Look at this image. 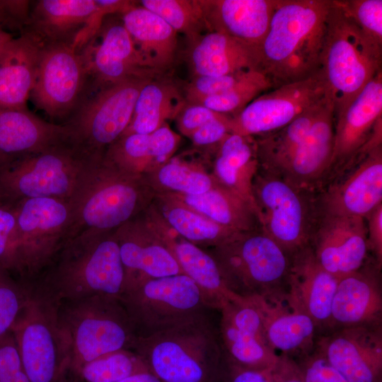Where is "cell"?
I'll use <instances>...</instances> for the list:
<instances>
[{"instance_id": "cell-1", "label": "cell", "mask_w": 382, "mask_h": 382, "mask_svg": "<svg viewBox=\"0 0 382 382\" xmlns=\"http://www.w3.org/2000/svg\"><path fill=\"white\" fill-rule=\"evenodd\" d=\"M115 231L76 233L29 283L58 303L98 295L120 299L125 270Z\"/></svg>"}, {"instance_id": "cell-52", "label": "cell", "mask_w": 382, "mask_h": 382, "mask_svg": "<svg viewBox=\"0 0 382 382\" xmlns=\"http://www.w3.org/2000/svg\"><path fill=\"white\" fill-rule=\"evenodd\" d=\"M219 382H273L269 371L241 368L225 361Z\"/></svg>"}, {"instance_id": "cell-40", "label": "cell", "mask_w": 382, "mask_h": 382, "mask_svg": "<svg viewBox=\"0 0 382 382\" xmlns=\"http://www.w3.org/2000/svg\"><path fill=\"white\" fill-rule=\"evenodd\" d=\"M154 192L199 195L210 190L216 183L202 170L180 161H168L143 175Z\"/></svg>"}, {"instance_id": "cell-11", "label": "cell", "mask_w": 382, "mask_h": 382, "mask_svg": "<svg viewBox=\"0 0 382 382\" xmlns=\"http://www.w3.org/2000/svg\"><path fill=\"white\" fill-rule=\"evenodd\" d=\"M253 197L261 230L289 255L310 245L318 219L314 193L259 168Z\"/></svg>"}, {"instance_id": "cell-12", "label": "cell", "mask_w": 382, "mask_h": 382, "mask_svg": "<svg viewBox=\"0 0 382 382\" xmlns=\"http://www.w3.org/2000/svg\"><path fill=\"white\" fill-rule=\"evenodd\" d=\"M120 299L138 336L204 315L208 308L197 284L185 274L129 281Z\"/></svg>"}, {"instance_id": "cell-14", "label": "cell", "mask_w": 382, "mask_h": 382, "mask_svg": "<svg viewBox=\"0 0 382 382\" xmlns=\"http://www.w3.org/2000/svg\"><path fill=\"white\" fill-rule=\"evenodd\" d=\"M88 77L78 45L60 44L42 50L30 96L50 118L62 120L85 99Z\"/></svg>"}, {"instance_id": "cell-10", "label": "cell", "mask_w": 382, "mask_h": 382, "mask_svg": "<svg viewBox=\"0 0 382 382\" xmlns=\"http://www.w3.org/2000/svg\"><path fill=\"white\" fill-rule=\"evenodd\" d=\"M12 207L16 233L11 274L29 283L71 237L72 209L69 202L52 198L28 199Z\"/></svg>"}, {"instance_id": "cell-42", "label": "cell", "mask_w": 382, "mask_h": 382, "mask_svg": "<svg viewBox=\"0 0 382 382\" xmlns=\"http://www.w3.org/2000/svg\"><path fill=\"white\" fill-rule=\"evenodd\" d=\"M139 4L164 20L189 43L209 33L197 0H142Z\"/></svg>"}, {"instance_id": "cell-2", "label": "cell", "mask_w": 382, "mask_h": 382, "mask_svg": "<svg viewBox=\"0 0 382 382\" xmlns=\"http://www.w3.org/2000/svg\"><path fill=\"white\" fill-rule=\"evenodd\" d=\"M330 0H277L260 45V70L272 88L320 70Z\"/></svg>"}, {"instance_id": "cell-43", "label": "cell", "mask_w": 382, "mask_h": 382, "mask_svg": "<svg viewBox=\"0 0 382 382\" xmlns=\"http://www.w3.org/2000/svg\"><path fill=\"white\" fill-rule=\"evenodd\" d=\"M272 89L267 76L260 70L245 71L226 91L205 98L198 103L219 113L233 116L260 95Z\"/></svg>"}, {"instance_id": "cell-5", "label": "cell", "mask_w": 382, "mask_h": 382, "mask_svg": "<svg viewBox=\"0 0 382 382\" xmlns=\"http://www.w3.org/2000/svg\"><path fill=\"white\" fill-rule=\"evenodd\" d=\"M382 46L369 40L330 0L319 72L334 107L335 118L381 71Z\"/></svg>"}, {"instance_id": "cell-39", "label": "cell", "mask_w": 382, "mask_h": 382, "mask_svg": "<svg viewBox=\"0 0 382 382\" xmlns=\"http://www.w3.org/2000/svg\"><path fill=\"white\" fill-rule=\"evenodd\" d=\"M156 195L159 196L161 212L169 226L180 237L197 246L218 247L243 233L212 221L166 195Z\"/></svg>"}, {"instance_id": "cell-27", "label": "cell", "mask_w": 382, "mask_h": 382, "mask_svg": "<svg viewBox=\"0 0 382 382\" xmlns=\"http://www.w3.org/2000/svg\"><path fill=\"white\" fill-rule=\"evenodd\" d=\"M334 127V107L330 98L279 176L312 193L321 187L332 158Z\"/></svg>"}, {"instance_id": "cell-51", "label": "cell", "mask_w": 382, "mask_h": 382, "mask_svg": "<svg viewBox=\"0 0 382 382\" xmlns=\"http://www.w3.org/2000/svg\"><path fill=\"white\" fill-rule=\"evenodd\" d=\"M367 243L372 258L382 266V204L378 205L366 217Z\"/></svg>"}, {"instance_id": "cell-16", "label": "cell", "mask_w": 382, "mask_h": 382, "mask_svg": "<svg viewBox=\"0 0 382 382\" xmlns=\"http://www.w3.org/2000/svg\"><path fill=\"white\" fill-rule=\"evenodd\" d=\"M79 50L88 82L96 92L125 80L153 79L161 74L146 64L122 21L104 19L96 35Z\"/></svg>"}, {"instance_id": "cell-49", "label": "cell", "mask_w": 382, "mask_h": 382, "mask_svg": "<svg viewBox=\"0 0 382 382\" xmlns=\"http://www.w3.org/2000/svg\"><path fill=\"white\" fill-rule=\"evenodd\" d=\"M16 233V214L0 211V265L10 273L13 267Z\"/></svg>"}, {"instance_id": "cell-26", "label": "cell", "mask_w": 382, "mask_h": 382, "mask_svg": "<svg viewBox=\"0 0 382 382\" xmlns=\"http://www.w3.org/2000/svg\"><path fill=\"white\" fill-rule=\"evenodd\" d=\"M69 137L64 124L47 122L27 108H0V171Z\"/></svg>"}, {"instance_id": "cell-7", "label": "cell", "mask_w": 382, "mask_h": 382, "mask_svg": "<svg viewBox=\"0 0 382 382\" xmlns=\"http://www.w3.org/2000/svg\"><path fill=\"white\" fill-rule=\"evenodd\" d=\"M58 318L69 343L68 372L103 354L130 349L137 336L120 299L93 296L59 303Z\"/></svg>"}, {"instance_id": "cell-36", "label": "cell", "mask_w": 382, "mask_h": 382, "mask_svg": "<svg viewBox=\"0 0 382 382\" xmlns=\"http://www.w3.org/2000/svg\"><path fill=\"white\" fill-rule=\"evenodd\" d=\"M259 168L254 137L229 133L219 143L214 162V178L255 207L253 183Z\"/></svg>"}, {"instance_id": "cell-45", "label": "cell", "mask_w": 382, "mask_h": 382, "mask_svg": "<svg viewBox=\"0 0 382 382\" xmlns=\"http://www.w3.org/2000/svg\"><path fill=\"white\" fill-rule=\"evenodd\" d=\"M360 30L371 41L382 46L381 0H336Z\"/></svg>"}, {"instance_id": "cell-44", "label": "cell", "mask_w": 382, "mask_h": 382, "mask_svg": "<svg viewBox=\"0 0 382 382\" xmlns=\"http://www.w3.org/2000/svg\"><path fill=\"white\" fill-rule=\"evenodd\" d=\"M28 286L0 265V337L11 332L25 304Z\"/></svg>"}, {"instance_id": "cell-34", "label": "cell", "mask_w": 382, "mask_h": 382, "mask_svg": "<svg viewBox=\"0 0 382 382\" xmlns=\"http://www.w3.org/2000/svg\"><path fill=\"white\" fill-rule=\"evenodd\" d=\"M162 194L238 232L246 233L261 228L255 206L217 180L210 190L199 195Z\"/></svg>"}, {"instance_id": "cell-4", "label": "cell", "mask_w": 382, "mask_h": 382, "mask_svg": "<svg viewBox=\"0 0 382 382\" xmlns=\"http://www.w3.org/2000/svg\"><path fill=\"white\" fill-rule=\"evenodd\" d=\"M156 192L143 175L94 162L82 178L72 199L71 237L88 230L112 231L139 216Z\"/></svg>"}, {"instance_id": "cell-32", "label": "cell", "mask_w": 382, "mask_h": 382, "mask_svg": "<svg viewBox=\"0 0 382 382\" xmlns=\"http://www.w3.org/2000/svg\"><path fill=\"white\" fill-rule=\"evenodd\" d=\"M42 48L20 33L0 56V108H23L33 88Z\"/></svg>"}, {"instance_id": "cell-15", "label": "cell", "mask_w": 382, "mask_h": 382, "mask_svg": "<svg viewBox=\"0 0 382 382\" xmlns=\"http://www.w3.org/2000/svg\"><path fill=\"white\" fill-rule=\"evenodd\" d=\"M327 96L319 71L306 79L272 88L230 117V133L254 137L272 132L322 102Z\"/></svg>"}, {"instance_id": "cell-30", "label": "cell", "mask_w": 382, "mask_h": 382, "mask_svg": "<svg viewBox=\"0 0 382 382\" xmlns=\"http://www.w3.org/2000/svg\"><path fill=\"white\" fill-rule=\"evenodd\" d=\"M187 59L195 76L261 71L257 47L214 32L205 33L189 43Z\"/></svg>"}, {"instance_id": "cell-20", "label": "cell", "mask_w": 382, "mask_h": 382, "mask_svg": "<svg viewBox=\"0 0 382 382\" xmlns=\"http://www.w3.org/2000/svg\"><path fill=\"white\" fill-rule=\"evenodd\" d=\"M346 173L316 197L318 217L329 215L365 219L382 204V146L359 154Z\"/></svg>"}, {"instance_id": "cell-48", "label": "cell", "mask_w": 382, "mask_h": 382, "mask_svg": "<svg viewBox=\"0 0 382 382\" xmlns=\"http://www.w3.org/2000/svg\"><path fill=\"white\" fill-rule=\"evenodd\" d=\"M222 115L203 105L187 103L175 118L179 130L190 137L203 125Z\"/></svg>"}, {"instance_id": "cell-22", "label": "cell", "mask_w": 382, "mask_h": 382, "mask_svg": "<svg viewBox=\"0 0 382 382\" xmlns=\"http://www.w3.org/2000/svg\"><path fill=\"white\" fill-rule=\"evenodd\" d=\"M310 246L320 265L337 279L369 258L366 220L358 216L318 217Z\"/></svg>"}, {"instance_id": "cell-25", "label": "cell", "mask_w": 382, "mask_h": 382, "mask_svg": "<svg viewBox=\"0 0 382 382\" xmlns=\"http://www.w3.org/2000/svg\"><path fill=\"white\" fill-rule=\"evenodd\" d=\"M125 270V284L140 278L183 274L170 243L159 232L150 231L139 216L115 231Z\"/></svg>"}, {"instance_id": "cell-17", "label": "cell", "mask_w": 382, "mask_h": 382, "mask_svg": "<svg viewBox=\"0 0 382 382\" xmlns=\"http://www.w3.org/2000/svg\"><path fill=\"white\" fill-rule=\"evenodd\" d=\"M106 16L96 0H40L21 33L42 49L73 42L81 48L96 35Z\"/></svg>"}, {"instance_id": "cell-31", "label": "cell", "mask_w": 382, "mask_h": 382, "mask_svg": "<svg viewBox=\"0 0 382 382\" xmlns=\"http://www.w3.org/2000/svg\"><path fill=\"white\" fill-rule=\"evenodd\" d=\"M179 141L166 123L150 134L122 135L107 149L103 159L122 170L144 175L166 163Z\"/></svg>"}, {"instance_id": "cell-29", "label": "cell", "mask_w": 382, "mask_h": 382, "mask_svg": "<svg viewBox=\"0 0 382 382\" xmlns=\"http://www.w3.org/2000/svg\"><path fill=\"white\" fill-rule=\"evenodd\" d=\"M251 298L261 313L268 345L275 352L295 360L313 351L318 329L309 316L291 307L286 299Z\"/></svg>"}, {"instance_id": "cell-56", "label": "cell", "mask_w": 382, "mask_h": 382, "mask_svg": "<svg viewBox=\"0 0 382 382\" xmlns=\"http://www.w3.org/2000/svg\"><path fill=\"white\" fill-rule=\"evenodd\" d=\"M14 38L13 35L6 31L0 24V56L8 45V44Z\"/></svg>"}, {"instance_id": "cell-3", "label": "cell", "mask_w": 382, "mask_h": 382, "mask_svg": "<svg viewBox=\"0 0 382 382\" xmlns=\"http://www.w3.org/2000/svg\"><path fill=\"white\" fill-rule=\"evenodd\" d=\"M162 382H219L225 358L204 315L145 336L131 346Z\"/></svg>"}, {"instance_id": "cell-9", "label": "cell", "mask_w": 382, "mask_h": 382, "mask_svg": "<svg viewBox=\"0 0 382 382\" xmlns=\"http://www.w3.org/2000/svg\"><path fill=\"white\" fill-rule=\"evenodd\" d=\"M25 306L11 328L29 382H67L68 338L58 318L59 303L31 284Z\"/></svg>"}, {"instance_id": "cell-47", "label": "cell", "mask_w": 382, "mask_h": 382, "mask_svg": "<svg viewBox=\"0 0 382 382\" xmlns=\"http://www.w3.org/2000/svg\"><path fill=\"white\" fill-rule=\"evenodd\" d=\"M294 361L304 382H348L316 347L312 352Z\"/></svg>"}, {"instance_id": "cell-8", "label": "cell", "mask_w": 382, "mask_h": 382, "mask_svg": "<svg viewBox=\"0 0 382 382\" xmlns=\"http://www.w3.org/2000/svg\"><path fill=\"white\" fill-rule=\"evenodd\" d=\"M229 289L242 297L286 298L291 255L261 228L214 248Z\"/></svg>"}, {"instance_id": "cell-13", "label": "cell", "mask_w": 382, "mask_h": 382, "mask_svg": "<svg viewBox=\"0 0 382 382\" xmlns=\"http://www.w3.org/2000/svg\"><path fill=\"white\" fill-rule=\"evenodd\" d=\"M151 80H125L85 98L63 123L69 129V139L91 155L103 157L127 129L138 96Z\"/></svg>"}, {"instance_id": "cell-19", "label": "cell", "mask_w": 382, "mask_h": 382, "mask_svg": "<svg viewBox=\"0 0 382 382\" xmlns=\"http://www.w3.org/2000/svg\"><path fill=\"white\" fill-rule=\"evenodd\" d=\"M315 347L348 382L382 381V324L332 329Z\"/></svg>"}, {"instance_id": "cell-53", "label": "cell", "mask_w": 382, "mask_h": 382, "mask_svg": "<svg viewBox=\"0 0 382 382\" xmlns=\"http://www.w3.org/2000/svg\"><path fill=\"white\" fill-rule=\"evenodd\" d=\"M269 373L273 382H304L295 361L282 354Z\"/></svg>"}, {"instance_id": "cell-6", "label": "cell", "mask_w": 382, "mask_h": 382, "mask_svg": "<svg viewBox=\"0 0 382 382\" xmlns=\"http://www.w3.org/2000/svg\"><path fill=\"white\" fill-rule=\"evenodd\" d=\"M101 158L86 152L69 137L27 156L0 171L2 205L12 207L33 198L69 202L86 170Z\"/></svg>"}, {"instance_id": "cell-54", "label": "cell", "mask_w": 382, "mask_h": 382, "mask_svg": "<svg viewBox=\"0 0 382 382\" xmlns=\"http://www.w3.org/2000/svg\"><path fill=\"white\" fill-rule=\"evenodd\" d=\"M0 382H29L23 368L0 370Z\"/></svg>"}, {"instance_id": "cell-33", "label": "cell", "mask_w": 382, "mask_h": 382, "mask_svg": "<svg viewBox=\"0 0 382 382\" xmlns=\"http://www.w3.org/2000/svg\"><path fill=\"white\" fill-rule=\"evenodd\" d=\"M122 23L146 64L161 74L175 60L178 33L164 20L142 6L122 15Z\"/></svg>"}, {"instance_id": "cell-59", "label": "cell", "mask_w": 382, "mask_h": 382, "mask_svg": "<svg viewBox=\"0 0 382 382\" xmlns=\"http://www.w3.org/2000/svg\"><path fill=\"white\" fill-rule=\"evenodd\" d=\"M2 205V202H1V197H0V206Z\"/></svg>"}, {"instance_id": "cell-57", "label": "cell", "mask_w": 382, "mask_h": 382, "mask_svg": "<svg viewBox=\"0 0 382 382\" xmlns=\"http://www.w3.org/2000/svg\"><path fill=\"white\" fill-rule=\"evenodd\" d=\"M0 24L3 27L4 26V12L2 0H0Z\"/></svg>"}, {"instance_id": "cell-55", "label": "cell", "mask_w": 382, "mask_h": 382, "mask_svg": "<svg viewBox=\"0 0 382 382\" xmlns=\"http://www.w3.org/2000/svg\"><path fill=\"white\" fill-rule=\"evenodd\" d=\"M120 382H162L150 371L137 374Z\"/></svg>"}, {"instance_id": "cell-60", "label": "cell", "mask_w": 382, "mask_h": 382, "mask_svg": "<svg viewBox=\"0 0 382 382\" xmlns=\"http://www.w3.org/2000/svg\"><path fill=\"white\" fill-rule=\"evenodd\" d=\"M381 382H382V381H381Z\"/></svg>"}, {"instance_id": "cell-23", "label": "cell", "mask_w": 382, "mask_h": 382, "mask_svg": "<svg viewBox=\"0 0 382 382\" xmlns=\"http://www.w3.org/2000/svg\"><path fill=\"white\" fill-rule=\"evenodd\" d=\"M337 282L336 277L320 265L310 245L291 255L286 301L291 307L313 319L318 335L330 330L331 306Z\"/></svg>"}, {"instance_id": "cell-18", "label": "cell", "mask_w": 382, "mask_h": 382, "mask_svg": "<svg viewBox=\"0 0 382 382\" xmlns=\"http://www.w3.org/2000/svg\"><path fill=\"white\" fill-rule=\"evenodd\" d=\"M220 311L219 337L225 361L244 369L270 371L279 354L268 345L262 315L254 299L242 297Z\"/></svg>"}, {"instance_id": "cell-41", "label": "cell", "mask_w": 382, "mask_h": 382, "mask_svg": "<svg viewBox=\"0 0 382 382\" xmlns=\"http://www.w3.org/2000/svg\"><path fill=\"white\" fill-rule=\"evenodd\" d=\"M149 371L133 350L122 349L87 362L67 376L81 382H120L139 373Z\"/></svg>"}, {"instance_id": "cell-58", "label": "cell", "mask_w": 382, "mask_h": 382, "mask_svg": "<svg viewBox=\"0 0 382 382\" xmlns=\"http://www.w3.org/2000/svg\"><path fill=\"white\" fill-rule=\"evenodd\" d=\"M67 382H81L69 376H67Z\"/></svg>"}, {"instance_id": "cell-28", "label": "cell", "mask_w": 382, "mask_h": 382, "mask_svg": "<svg viewBox=\"0 0 382 382\" xmlns=\"http://www.w3.org/2000/svg\"><path fill=\"white\" fill-rule=\"evenodd\" d=\"M209 32L228 35L259 48L277 0H197Z\"/></svg>"}, {"instance_id": "cell-38", "label": "cell", "mask_w": 382, "mask_h": 382, "mask_svg": "<svg viewBox=\"0 0 382 382\" xmlns=\"http://www.w3.org/2000/svg\"><path fill=\"white\" fill-rule=\"evenodd\" d=\"M329 99L328 95L322 102L282 128L257 137L255 141L260 168L279 175L303 141Z\"/></svg>"}, {"instance_id": "cell-21", "label": "cell", "mask_w": 382, "mask_h": 382, "mask_svg": "<svg viewBox=\"0 0 382 382\" xmlns=\"http://www.w3.org/2000/svg\"><path fill=\"white\" fill-rule=\"evenodd\" d=\"M382 119V71L335 118L331 161L323 184L342 176L354 163Z\"/></svg>"}, {"instance_id": "cell-50", "label": "cell", "mask_w": 382, "mask_h": 382, "mask_svg": "<svg viewBox=\"0 0 382 382\" xmlns=\"http://www.w3.org/2000/svg\"><path fill=\"white\" fill-rule=\"evenodd\" d=\"M231 116L222 115L195 130L190 136L195 145L205 146L219 144L230 133Z\"/></svg>"}, {"instance_id": "cell-35", "label": "cell", "mask_w": 382, "mask_h": 382, "mask_svg": "<svg viewBox=\"0 0 382 382\" xmlns=\"http://www.w3.org/2000/svg\"><path fill=\"white\" fill-rule=\"evenodd\" d=\"M163 235L170 243L183 274L199 289L208 308L220 311L228 303L242 298L229 289L212 254L181 237L176 239L163 231Z\"/></svg>"}, {"instance_id": "cell-37", "label": "cell", "mask_w": 382, "mask_h": 382, "mask_svg": "<svg viewBox=\"0 0 382 382\" xmlns=\"http://www.w3.org/2000/svg\"><path fill=\"white\" fill-rule=\"evenodd\" d=\"M186 103L174 83L154 79L141 90L130 122L122 135L150 134L168 120L175 118Z\"/></svg>"}, {"instance_id": "cell-46", "label": "cell", "mask_w": 382, "mask_h": 382, "mask_svg": "<svg viewBox=\"0 0 382 382\" xmlns=\"http://www.w3.org/2000/svg\"><path fill=\"white\" fill-rule=\"evenodd\" d=\"M245 71L216 76H195L185 88V99L187 103L196 104L205 98L221 93L235 84Z\"/></svg>"}, {"instance_id": "cell-24", "label": "cell", "mask_w": 382, "mask_h": 382, "mask_svg": "<svg viewBox=\"0 0 382 382\" xmlns=\"http://www.w3.org/2000/svg\"><path fill=\"white\" fill-rule=\"evenodd\" d=\"M381 267L372 257L338 279L331 306L330 330L382 324Z\"/></svg>"}]
</instances>
